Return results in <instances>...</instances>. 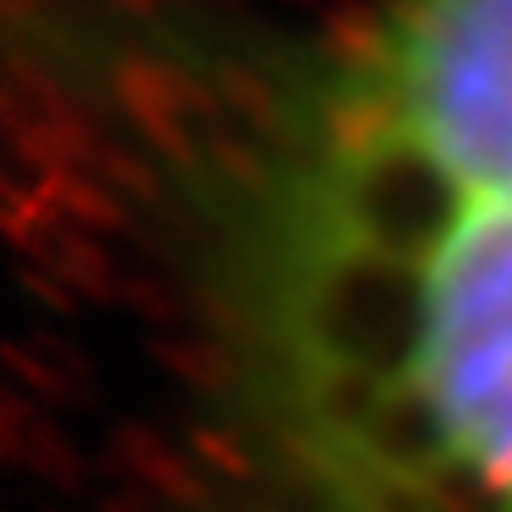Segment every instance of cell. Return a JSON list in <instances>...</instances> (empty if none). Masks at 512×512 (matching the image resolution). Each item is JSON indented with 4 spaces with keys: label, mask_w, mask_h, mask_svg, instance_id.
I'll list each match as a JSON object with an SVG mask.
<instances>
[{
    "label": "cell",
    "mask_w": 512,
    "mask_h": 512,
    "mask_svg": "<svg viewBox=\"0 0 512 512\" xmlns=\"http://www.w3.org/2000/svg\"><path fill=\"white\" fill-rule=\"evenodd\" d=\"M218 306L273 512H512V0H365L306 60Z\"/></svg>",
    "instance_id": "6da1fadb"
}]
</instances>
